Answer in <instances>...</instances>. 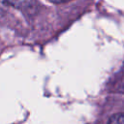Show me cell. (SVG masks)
<instances>
[{"mask_svg":"<svg viewBox=\"0 0 124 124\" xmlns=\"http://www.w3.org/2000/svg\"><path fill=\"white\" fill-rule=\"evenodd\" d=\"M5 5L12 6L17 10H20L22 13L27 15H33L37 12V2L35 1H28V0H8L4 1Z\"/></svg>","mask_w":124,"mask_h":124,"instance_id":"6da1fadb","label":"cell"},{"mask_svg":"<svg viewBox=\"0 0 124 124\" xmlns=\"http://www.w3.org/2000/svg\"><path fill=\"white\" fill-rule=\"evenodd\" d=\"M107 124H124V113H115L109 117Z\"/></svg>","mask_w":124,"mask_h":124,"instance_id":"7a4b0ae2","label":"cell"},{"mask_svg":"<svg viewBox=\"0 0 124 124\" xmlns=\"http://www.w3.org/2000/svg\"><path fill=\"white\" fill-rule=\"evenodd\" d=\"M49 2L52 3V4L58 5V4H64V3L68 2V1H66V0H49Z\"/></svg>","mask_w":124,"mask_h":124,"instance_id":"3957f363","label":"cell"}]
</instances>
